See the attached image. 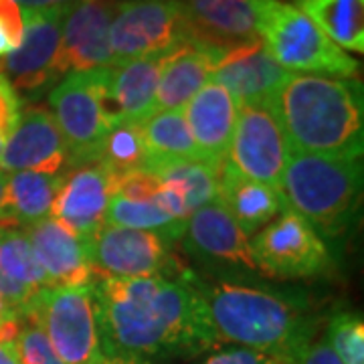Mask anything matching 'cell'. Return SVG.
<instances>
[{
  "mask_svg": "<svg viewBox=\"0 0 364 364\" xmlns=\"http://www.w3.org/2000/svg\"><path fill=\"white\" fill-rule=\"evenodd\" d=\"M65 174L43 172H11L4 188V215L14 229L28 227L51 217L55 196L61 188Z\"/></svg>",
  "mask_w": 364,
  "mask_h": 364,
  "instance_id": "obj_24",
  "label": "cell"
},
{
  "mask_svg": "<svg viewBox=\"0 0 364 364\" xmlns=\"http://www.w3.org/2000/svg\"><path fill=\"white\" fill-rule=\"evenodd\" d=\"M63 13L65 11L61 9H23V41L0 63V71L13 83V87H18L25 93H35L61 77L59 47Z\"/></svg>",
  "mask_w": 364,
  "mask_h": 364,
  "instance_id": "obj_12",
  "label": "cell"
},
{
  "mask_svg": "<svg viewBox=\"0 0 364 364\" xmlns=\"http://www.w3.org/2000/svg\"><path fill=\"white\" fill-rule=\"evenodd\" d=\"M104 364H148L140 360H122V358H105Z\"/></svg>",
  "mask_w": 364,
  "mask_h": 364,
  "instance_id": "obj_43",
  "label": "cell"
},
{
  "mask_svg": "<svg viewBox=\"0 0 364 364\" xmlns=\"http://www.w3.org/2000/svg\"><path fill=\"white\" fill-rule=\"evenodd\" d=\"M184 237L198 257L243 265L249 269L255 267L247 235L219 200L196 208L186 221Z\"/></svg>",
  "mask_w": 364,
  "mask_h": 364,
  "instance_id": "obj_20",
  "label": "cell"
},
{
  "mask_svg": "<svg viewBox=\"0 0 364 364\" xmlns=\"http://www.w3.org/2000/svg\"><path fill=\"white\" fill-rule=\"evenodd\" d=\"M296 9L340 49L364 51V0H296Z\"/></svg>",
  "mask_w": 364,
  "mask_h": 364,
  "instance_id": "obj_26",
  "label": "cell"
},
{
  "mask_svg": "<svg viewBox=\"0 0 364 364\" xmlns=\"http://www.w3.org/2000/svg\"><path fill=\"white\" fill-rule=\"evenodd\" d=\"M324 338L342 364H364V322L360 314H334Z\"/></svg>",
  "mask_w": 364,
  "mask_h": 364,
  "instance_id": "obj_31",
  "label": "cell"
},
{
  "mask_svg": "<svg viewBox=\"0 0 364 364\" xmlns=\"http://www.w3.org/2000/svg\"><path fill=\"white\" fill-rule=\"evenodd\" d=\"M21 119V100L13 83L0 71V136L9 140Z\"/></svg>",
  "mask_w": 364,
  "mask_h": 364,
  "instance_id": "obj_34",
  "label": "cell"
},
{
  "mask_svg": "<svg viewBox=\"0 0 364 364\" xmlns=\"http://www.w3.org/2000/svg\"><path fill=\"white\" fill-rule=\"evenodd\" d=\"M4 144H6V138L0 136V158H2V152H4Z\"/></svg>",
  "mask_w": 364,
  "mask_h": 364,
  "instance_id": "obj_44",
  "label": "cell"
},
{
  "mask_svg": "<svg viewBox=\"0 0 364 364\" xmlns=\"http://www.w3.org/2000/svg\"><path fill=\"white\" fill-rule=\"evenodd\" d=\"M198 291L217 342L296 364L299 352L316 336L318 320L299 299L239 284H215Z\"/></svg>",
  "mask_w": 364,
  "mask_h": 364,
  "instance_id": "obj_3",
  "label": "cell"
},
{
  "mask_svg": "<svg viewBox=\"0 0 364 364\" xmlns=\"http://www.w3.org/2000/svg\"><path fill=\"white\" fill-rule=\"evenodd\" d=\"M6 172L0 170V229H14L4 215V188H6Z\"/></svg>",
  "mask_w": 364,
  "mask_h": 364,
  "instance_id": "obj_39",
  "label": "cell"
},
{
  "mask_svg": "<svg viewBox=\"0 0 364 364\" xmlns=\"http://www.w3.org/2000/svg\"><path fill=\"white\" fill-rule=\"evenodd\" d=\"M28 316L39 322L63 364L105 363L91 284L43 289L28 310Z\"/></svg>",
  "mask_w": 364,
  "mask_h": 364,
  "instance_id": "obj_7",
  "label": "cell"
},
{
  "mask_svg": "<svg viewBox=\"0 0 364 364\" xmlns=\"http://www.w3.org/2000/svg\"><path fill=\"white\" fill-rule=\"evenodd\" d=\"M140 130L148 154L144 168L198 158L193 136L188 132L186 119L182 116V109L156 112L140 124Z\"/></svg>",
  "mask_w": 364,
  "mask_h": 364,
  "instance_id": "obj_27",
  "label": "cell"
},
{
  "mask_svg": "<svg viewBox=\"0 0 364 364\" xmlns=\"http://www.w3.org/2000/svg\"><path fill=\"white\" fill-rule=\"evenodd\" d=\"M203 364H289L277 356L263 354L249 348H227V350L210 354Z\"/></svg>",
  "mask_w": 364,
  "mask_h": 364,
  "instance_id": "obj_35",
  "label": "cell"
},
{
  "mask_svg": "<svg viewBox=\"0 0 364 364\" xmlns=\"http://www.w3.org/2000/svg\"><path fill=\"white\" fill-rule=\"evenodd\" d=\"M182 116L193 136L196 154L210 164H223L233 140L237 102L223 85L208 81L184 105Z\"/></svg>",
  "mask_w": 364,
  "mask_h": 364,
  "instance_id": "obj_19",
  "label": "cell"
},
{
  "mask_svg": "<svg viewBox=\"0 0 364 364\" xmlns=\"http://www.w3.org/2000/svg\"><path fill=\"white\" fill-rule=\"evenodd\" d=\"M91 289L105 358L146 363L217 344L207 304L188 279L95 277Z\"/></svg>",
  "mask_w": 364,
  "mask_h": 364,
  "instance_id": "obj_1",
  "label": "cell"
},
{
  "mask_svg": "<svg viewBox=\"0 0 364 364\" xmlns=\"http://www.w3.org/2000/svg\"><path fill=\"white\" fill-rule=\"evenodd\" d=\"M272 107L291 152L363 158L364 102L358 81L291 73Z\"/></svg>",
  "mask_w": 364,
  "mask_h": 364,
  "instance_id": "obj_2",
  "label": "cell"
},
{
  "mask_svg": "<svg viewBox=\"0 0 364 364\" xmlns=\"http://www.w3.org/2000/svg\"><path fill=\"white\" fill-rule=\"evenodd\" d=\"M217 200L241 227V231L253 235L263 225L272 223L287 207L286 196L282 191L241 176L229 168L225 162L219 176V196Z\"/></svg>",
  "mask_w": 364,
  "mask_h": 364,
  "instance_id": "obj_23",
  "label": "cell"
},
{
  "mask_svg": "<svg viewBox=\"0 0 364 364\" xmlns=\"http://www.w3.org/2000/svg\"><path fill=\"white\" fill-rule=\"evenodd\" d=\"M18 316H23V314L16 312L13 306H11V301L0 296V324L9 322V320H13V318H18Z\"/></svg>",
  "mask_w": 364,
  "mask_h": 364,
  "instance_id": "obj_41",
  "label": "cell"
},
{
  "mask_svg": "<svg viewBox=\"0 0 364 364\" xmlns=\"http://www.w3.org/2000/svg\"><path fill=\"white\" fill-rule=\"evenodd\" d=\"M289 75L255 39L229 47L213 69L210 81L229 91L237 105H272Z\"/></svg>",
  "mask_w": 364,
  "mask_h": 364,
  "instance_id": "obj_14",
  "label": "cell"
},
{
  "mask_svg": "<svg viewBox=\"0 0 364 364\" xmlns=\"http://www.w3.org/2000/svg\"><path fill=\"white\" fill-rule=\"evenodd\" d=\"M0 21L6 28L9 37L13 41L14 49L21 45L23 41V31H25V23H23V9L13 2V0H0Z\"/></svg>",
  "mask_w": 364,
  "mask_h": 364,
  "instance_id": "obj_36",
  "label": "cell"
},
{
  "mask_svg": "<svg viewBox=\"0 0 364 364\" xmlns=\"http://www.w3.org/2000/svg\"><path fill=\"white\" fill-rule=\"evenodd\" d=\"M249 249L255 267L273 277H310L330 263L324 239L289 207L253 237Z\"/></svg>",
  "mask_w": 364,
  "mask_h": 364,
  "instance_id": "obj_10",
  "label": "cell"
},
{
  "mask_svg": "<svg viewBox=\"0 0 364 364\" xmlns=\"http://www.w3.org/2000/svg\"><path fill=\"white\" fill-rule=\"evenodd\" d=\"M289 156L291 148L272 105H237L233 140L225 158L229 168L282 191Z\"/></svg>",
  "mask_w": 364,
  "mask_h": 364,
  "instance_id": "obj_9",
  "label": "cell"
},
{
  "mask_svg": "<svg viewBox=\"0 0 364 364\" xmlns=\"http://www.w3.org/2000/svg\"><path fill=\"white\" fill-rule=\"evenodd\" d=\"M119 0H79L63 13L59 73L112 67L109 26Z\"/></svg>",
  "mask_w": 364,
  "mask_h": 364,
  "instance_id": "obj_13",
  "label": "cell"
},
{
  "mask_svg": "<svg viewBox=\"0 0 364 364\" xmlns=\"http://www.w3.org/2000/svg\"><path fill=\"white\" fill-rule=\"evenodd\" d=\"M105 225L152 231V233L164 235L170 241L184 237V229H186V221L168 215L156 200H132L119 195H114L107 203Z\"/></svg>",
  "mask_w": 364,
  "mask_h": 364,
  "instance_id": "obj_29",
  "label": "cell"
},
{
  "mask_svg": "<svg viewBox=\"0 0 364 364\" xmlns=\"http://www.w3.org/2000/svg\"><path fill=\"white\" fill-rule=\"evenodd\" d=\"M196 41L217 47L257 39L253 0H178Z\"/></svg>",
  "mask_w": 364,
  "mask_h": 364,
  "instance_id": "obj_22",
  "label": "cell"
},
{
  "mask_svg": "<svg viewBox=\"0 0 364 364\" xmlns=\"http://www.w3.org/2000/svg\"><path fill=\"white\" fill-rule=\"evenodd\" d=\"M49 104L69 148V168L100 162L105 138L116 126L107 97V67L67 73L49 93Z\"/></svg>",
  "mask_w": 364,
  "mask_h": 364,
  "instance_id": "obj_6",
  "label": "cell"
},
{
  "mask_svg": "<svg viewBox=\"0 0 364 364\" xmlns=\"http://www.w3.org/2000/svg\"><path fill=\"white\" fill-rule=\"evenodd\" d=\"M282 191L287 207L318 233L338 237L360 205L363 162L291 152Z\"/></svg>",
  "mask_w": 364,
  "mask_h": 364,
  "instance_id": "obj_4",
  "label": "cell"
},
{
  "mask_svg": "<svg viewBox=\"0 0 364 364\" xmlns=\"http://www.w3.org/2000/svg\"><path fill=\"white\" fill-rule=\"evenodd\" d=\"M13 2H16L25 11H49V9L67 11L73 4H77L79 0H13Z\"/></svg>",
  "mask_w": 364,
  "mask_h": 364,
  "instance_id": "obj_38",
  "label": "cell"
},
{
  "mask_svg": "<svg viewBox=\"0 0 364 364\" xmlns=\"http://www.w3.org/2000/svg\"><path fill=\"white\" fill-rule=\"evenodd\" d=\"M14 346L21 364H63L51 348L39 322L28 314L23 316L21 332Z\"/></svg>",
  "mask_w": 364,
  "mask_h": 364,
  "instance_id": "obj_32",
  "label": "cell"
},
{
  "mask_svg": "<svg viewBox=\"0 0 364 364\" xmlns=\"http://www.w3.org/2000/svg\"><path fill=\"white\" fill-rule=\"evenodd\" d=\"M25 235L51 286H90L95 279L90 239L53 217L25 227Z\"/></svg>",
  "mask_w": 364,
  "mask_h": 364,
  "instance_id": "obj_17",
  "label": "cell"
},
{
  "mask_svg": "<svg viewBox=\"0 0 364 364\" xmlns=\"http://www.w3.org/2000/svg\"><path fill=\"white\" fill-rule=\"evenodd\" d=\"M146 160L148 154L140 124H116L105 138L100 162L119 178L126 172L142 170Z\"/></svg>",
  "mask_w": 364,
  "mask_h": 364,
  "instance_id": "obj_30",
  "label": "cell"
},
{
  "mask_svg": "<svg viewBox=\"0 0 364 364\" xmlns=\"http://www.w3.org/2000/svg\"><path fill=\"white\" fill-rule=\"evenodd\" d=\"M0 273L21 296L25 314L33 308L41 291L51 287L28 237L18 229H0Z\"/></svg>",
  "mask_w": 364,
  "mask_h": 364,
  "instance_id": "obj_25",
  "label": "cell"
},
{
  "mask_svg": "<svg viewBox=\"0 0 364 364\" xmlns=\"http://www.w3.org/2000/svg\"><path fill=\"white\" fill-rule=\"evenodd\" d=\"M166 55L107 67V97L116 124H142L154 114L156 85Z\"/></svg>",
  "mask_w": 364,
  "mask_h": 364,
  "instance_id": "obj_21",
  "label": "cell"
},
{
  "mask_svg": "<svg viewBox=\"0 0 364 364\" xmlns=\"http://www.w3.org/2000/svg\"><path fill=\"white\" fill-rule=\"evenodd\" d=\"M69 168V148L53 114L35 105L21 112V119L4 144L0 170L11 172H43L63 174Z\"/></svg>",
  "mask_w": 364,
  "mask_h": 364,
  "instance_id": "obj_15",
  "label": "cell"
},
{
  "mask_svg": "<svg viewBox=\"0 0 364 364\" xmlns=\"http://www.w3.org/2000/svg\"><path fill=\"white\" fill-rule=\"evenodd\" d=\"M296 364H342L336 352L330 348L328 340H312L304 350L299 352Z\"/></svg>",
  "mask_w": 364,
  "mask_h": 364,
  "instance_id": "obj_37",
  "label": "cell"
},
{
  "mask_svg": "<svg viewBox=\"0 0 364 364\" xmlns=\"http://www.w3.org/2000/svg\"><path fill=\"white\" fill-rule=\"evenodd\" d=\"M223 164H210L200 158L195 160H181L152 166L162 184H168L182 198L188 215H193L196 208L205 207L208 203H215L219 196V176Z\"/></svg>",
  "mask_w": 364,
  "mask_h": 364,
  "instance_id": "obj_28",
  "label": "cell"
},
{
  "mask_svg": "<svg viewBox=\"0 0 364 364\" xmlns=\"http://www.w3.org/2000/svg\"><path fill=\"white\" fill-rule=\"evenodd\" d=\"M229 47H217L205 41H188L164 57L158 77L156 112H181L210 81V73Z\"/></svg>",
  "mask_w": 364,
  "mask_h": 364,
  "instance_id": "obj_18",
  "label": "cell"
},
{
  "mask_svg": "<svg viewBox=\"0 0 364 364\" xmlns=\"http://www.w3.org/2000/svg\"><path fill=\"white\" fill-rule=\"evenodd\" d=\"M170 243L160 233L104 225L90 239L93 273L109 279L162 275L174 265Z\"/></svg>",
  "mask_w": 364,
  "mask_h": 364,
  "instance_id": "obj_11",
  "label": "cell"
},
{
  "mask_svg": "<svg viewBox=\"0 0 364 364\" xmlns=\"http://www.w3.org/2000/svg\"><path fill=\"white\" fill-rule=\"evenodd\" d=\"M0 364H21L14 344H4V342H0Z\"/></svg>",
  "mask_w": 364,
  "mask_h": 364,
  "instance_id": "obj_40",
  "label": "cell"
},
{
  "mask_svg": "<svg viewBox=\"0 0 364 364\" xmlns=\"http://www.w3.org/2000/svg\"><path fill=\"white\" fill-rule=\"evenodd\" d=\"M162 182L150 170H132L116 178L114 195L132 198V200H154Z\"/></svg>",
  "mask_w": 364,
  "mask_h": 364,
  "instance_id": "obj_33",
  "label": "cell"
},
{
  "mask_svg": "<svg viewBox=\"0 0 364 364\" xmlns=\"http://www.w3.org/2000/svg\"><path fill=\"white\" fill-rule=\"evenodd\" d=\"M255 31L263 47L282 65L308 75L348 79L358 61L326 37L306 14L282 0H253Z\"/></svg>",
  "mask_w": 364,
  "mask_h": 364,
  "instance_id": "obj_5",
  "label": "cell"
},
{
  "mask_svg": "<svg viewBox=\"0 0 364 364\" xmlns=\"http://www.w3.org/2000/svg\"><path fill=\"white\" fill-rule=\"evenodd\" d=\"M14 51V45L11 37H9V33H6V28L2 25V21H0V59H4L9 53Z\"/></svg>",
  "mask_w": 364,
  "mask_h": 364,
  "instance_id": "obj_42",
  "label": "cell"
},
{
  "mask_svg": "<svg viewBox=\"0 0 364 364\" xmlns=\"http://www.w3.org/2000/svg\"><path fill=\"white\" fill-rule=\"evenodd\" d=\"M196 41L178 0H119L109 26L112 63L168 55Z\"/></svg>",
  "mask_w": 364,
  "mask_h": 364,
  "instance_id": "obj_8",
  "label": "cell"
},
{
  "mask_svg": "<svg viewBox=\"0 0 364 364\" xmlns=\"http://www.w3.org/2000/svg\"><path fill=\"white\" fill-rule=\"evenodd\" d=\"M116 176L102 162L69 168L55 196L51 217L85 239L105 225L107 203L114 196Z\"/></svg>",
  "mask_w": 364,
  "mask_h": 364,
  "instance_id": "obj_16",
  "label": "cell"
}]
</instances>
